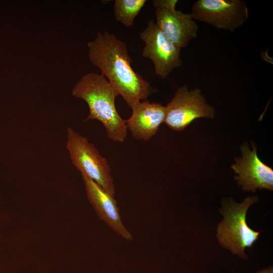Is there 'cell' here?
Returning <instances> with one entry per match:
<instances>
[{
    "label": "cell",
    "mask_w": 273,
    "mask_h": 273,
    "mask_svg": "<svg viewBox=\"0 0 273 273\" xmlns=\"http://www.w3.org/2000/svg\"><path fill=\"white\" fill-rule=\"evenodd\" d=\"M191 14L196 21L230 32L241 26L249 16L246 3L242 0H197Z\"/></svg>",
    "instance_id": "obj_5"
},
{
    "label": "cell",
    "mask_w": 273,
    "mask_h": 273,
    "mask_svg": "<svg viewBox=\"0 0 273 273\" xmlns=\"http://www.w3.org/2000/svg\"><path fill=\"white\" fill-rule=\"evenodd\" d=\"M66 149L74 167L114 197L115 188L107 160L95 145L72 127L67 129Z\"/></svg>",
    "instance_id": "obj_4"
},
{
    "label": "cell",
    "mask_w": 273,
    "mask_h": 273,
    "mask_svg": "<svg viewBox=\"0 0 273 273\" xmlns=\"http://www.w3.org/2000/svg\"><path fill=\"white\" fill-rule=\"evenodd\" d=\"M88 57L131 109L157 92L131 66L125 43L112 33H97L87 43Z\"/></svg>",
    "instance_id": "obj_1"
},
{
    "label": "cell",
    "mask_w": 273,
    "mask_h": 273,
    "mask_svg": "<svg viewBox=\"0 0 273 273\" xmlns=\"http://www.w3.org/2000/svg\"><path fill=\"white\" fill-rule=\"evenodd\" d=\"M140 38L145 43L142 55L152 60L157 76L165 78L174 69L183 65L180 49L164 35L154 20L148 21Z\"/></svg>",
    "instance_id": "obj_7"
},
{
    "label": "cell",
    "mask_w": 273,
    "mask_h": 273,
    "mask_svg": "<svg viewBox=\"0 0 273 273\" xmlns=\"http://www.w3.org/2000/svg\"><path fill=\"white\" fill-rule=\"evenodd\" d=\"M146 3V0H116L114 5L115 19L125 27H130Z\"/></svg>",
    "instance_id": "obj_12"
},
{
    "label": "cell",
    "mask_w": 273,
    "mask_h": 273,
    "mask_svg": "<svg viewBox=\"0 0 273 273\" xmlns=\"http://www.w3.org/2000/svg\"><path fill=\"white\" fill-rule=\"evenodd\" d=\"M164 122L172 130H184L197 118H212L215 109L206 103L205 97L198 88L189 90L187 85L177 88L166 106Z\"/></svg>",
    "instance_id": "obj_6"
},
{
    "label": "cell",
    "mask_w": 273,
    "mask_h": 273,
    "mask_svg": "<svg viewBox=\"0 0 273 273\" xmlns=\"http://www.w3.org/2000/svg\"><path fill=\"white\" fill-rule=\"evenodd\" d=\"M258 201L256 196L247 197L239 203L226 199L219 209L222 219L216 229L217 241L232 254L243 259L248 258L245 249L252 247L260 235V232L250 228L246 222L248 209Z\"/></svg>",
    "instance_id": "obj_3"
},
{
    "label": "cell",
    "mask_w": 273,
    "mask_h": 273,
    "mask_svg": "<svg viewBox=\"0 0 273 273\" xmlns=\"http://www.w3.org/2000/svg\"><path fill=\"white\" fill-rule=\"evenodd\" d=\"M87 199L99 218L115 233L126 240L132 236L121 220L117 201L92 179L81 174Z\"/></svg>",
    "instance_id": "obj_10"
},
{
    "label": "cell",
    "mask_w": 273,
    "mask_h": 273,
    "mask_svg": "<svg viewBox=\"0 0 273 273\" xmlns=\"http://www.w3.org/2000/svg\"><path fill=\"white\" fill-rule=\"evenodd\" d=\"M272 272H273V269H272V266H271L267 268L260 270L259 271H258L255 273H272Z\"/></svg>",
    "instance_id": "obj_13"
},
{
    "label": "cell",
    "mask_w": 273,
    "mask_h": 273,
    "mask_svg": "<svg viewBox=\"0 0 273 273\" xmlns=\"http://www.w3.org/2000/svg\"><path fill=\"white\" fill-rule=\"evenodd\" d=\"M176 0H155L156 24L179 49L186 47L198 35L199 26L191 13L177 10Z\"/></svg>",
    "instance_id": "obj_8"
},
{
    "label": "cell",
    "mask_w": 273,
    "mask_h": 273,
    "mask_svg": "<svg viewBox=\"0 0 273 273\" xmlns=\"http://www.w3.org/2000/svg\"><path fill=\"white\" fill-rule=\"evenodd\" d=\"M71 94L88 105L89 114L84 121H100L110 140L124 141L127 134L126 122L118 113L115 104L119 94L104 76L96 72L83 75L72 88Z\"/></svg>",
    "instance_id": "obj_2"
},
{
    "label": "cell",
    "mask_w": 273,
    "mask_h": 273,
    "mask_svg": "<svg viewBox=\"0 0 273 273\" xmlns=\"http://www.w3.org/2000/svg\"><path fill=\"white\" fill-rule=\"evenodd\" d=\"M130 117L125 120L127 128L135 140L147 142L157 132L164 122L166 106L159 103H150L148 100L138 103L132 109Z\"/></svg>",
    "instance_id": "obj_11"
},
{
    "label": "cell",
    "mask_w": 273,
    "mask_h": 273,
    "mask_svg": "<svg viewBox=\"0 0 273 273\" xmlns=\"http://www.w3.org/2000/svg\"><path fill=\"white\" fill-rule=\"evenodd\" d=\"M251 151L247 144L241 147L242 157H236V163L232 165L235 176L243 190L254 193L257 189L273 190V170L262 162L257 156L256 148L252 144Z\"/></svg>",
    "instance_id": "obj_9"
}]
</instances>
